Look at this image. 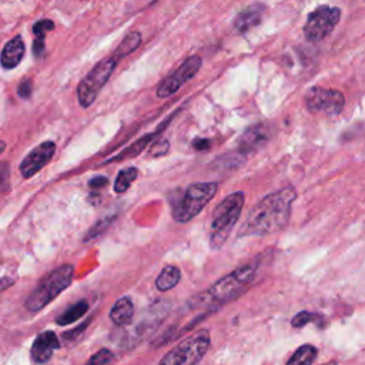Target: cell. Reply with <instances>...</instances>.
Masks as SVG:
<instances>
[{
    "label": "cell",
    "instance_id": "6da1fadb",
    "mask_svg": "<svg viewBox=\"0 0 365 365\" xmlns=\"http://www.w3.org/2000/svg\"><path fill=\"white\" fill-rule=\"evenodd\" d=\"M295 197V190L287 187L261 198L248 212L240 235H268L282 230L289 220Z\"/></svg>",
    "mask_w": 365,
    "mask_h": 365
},
{
    "label": "cell",
    "instance_id": "7a4b0ae2",
    "mask_svg": "<svg viewBox=\"0 0 365 365\" xmlns=\"http://www.w3.org/2000/svg\"><path fill=\"white\" fill-rule=\"evenodd\" d=\"M258 269V262L252 261L238 267L232 272L227 274L217 282H214L202 295H197L195 301L202 304H224L238 297L254 279Z\"/></svg>",
    "mask_w": 365,
    "mask_h": 365
},
{
    "label": "cell",
    "instance_id": "3957f363",
    "mask_svg": "<svg viewBox=\"0 0 365 365\" xmlns=\"http://www.w3.org/2000/svg\"><path fill=\"white\" fill-rule=\"evenodd\" d=\"M244 207V192L235 191L227 195L212 212L210 227V245L212 250H220L228 240L232 228L240 220Z\"/></svg>",
    "mask_w": 365,
    "mask_h": 365
},
{
    "label": "cell",
    "instance_id": "277c9868",
    "mask_svg": "<svg viewBox=\"0 0 365 365\" xmlns=\"http://www.w3.org/2000/svg\"><path fill=\"white\" fill-rule=\"evenodd\" d=\"M74 268L70 264L60 265L40 279L37 287L26 298V308L29 311H40L50 304L58 294H61L73 281Z\"/></svg>",
    "mask_w": 365,
    "mask_h": 365
},
{
    "label": "cell",
    "instance_id": "5b68a950",
    "mask_svg": "<svg viewBox=\"0 0 365 365\" xmlns=\"http://www.w3.org/2000/svg\"><path fill=\"white\" fill-rule=\"evenodd\" d=\"M210 342V332L207 329H200L170 349L161 358L158 365H198L205 356Z\"/></svg>",
    "mask_w": 365,
    "mask_h": 365
},
{
    "label": "cell",
    "instance_id": "8992f818",
    "mask_svg": "<svg viewBox=\"0 0 365 365\" xmlns=\"http://www.w3.org/2000/svg\"><path fill=\"white\" fill-rule=\"evenodd\" d=\"M217 190L218 184L215 181L191 184L173 210L174 220L177 222H188L190 220L197 217L202 211V208L212 200Z\"/></svg>",
    "mask_w": 365,
    "mask_h": 365
},
{
    "label": "cell",
    "instance_id": "52a82bcc",
    "mask_svg": "<svg viewBox=\"0 0 365 365\" xmlns=\"http://www.w3.org/2000/svg\"><path fill=\"white\" fill-rule=\"evenodd\" d=\"M117 63H118V60L113 54H110L108 57L100 60L87 73V76L78 83L77 98H78V104L83 108H87L88 106H91L96 101L101 88L106 86L111 73L114 71Z\"/></svg>",
    "mask_w": 365,
    "mask_h": 365
},
{
    "label": "cell",
    "instance_id": "ba28073f",
    "mask_svg": "<svg viewBox=\"0 0 365 365\" xmlns=\"http://www.w3.org/2000/svg\"><path fill=\"white\" fill-rule=\"evenodd\" d=\"M341 9L332 6H318L309 13L304 24V36L308 41H321L332 33L335 26L339 23Z\"/></svg>",
    "mask_w": 365,
    "mask_h": 365
},
{
    "label": "cell",
    "instance_id": "9c48e42d",
    "mask_svg": "<svg viewBox=\"0 0 365 365\" xmlns=\"http://www.w3.org/2000/svg\"><path fill=\"white\" fill-rule=\"evenodd\" d=\"M344 106H345L344 94L334 88H324L319 86H314L305 94V107L311 113L338 115L344 110Z\"/></svg>",
    "mask_w": 365,
    "mask_h": 365
},
{
    "label": "cell",
    "instance_id": "30bf717a",
    "mask_svg": "<svg viewBox=\"0 0 365 365\" xmlns=\"http://www.w3.org/2000/svg\"><path fill=\"white\" fill-rule=\"evenodd\" d=\"M202 60L200 56H191L182 61L180 67H177L168 77H165L157 87V97L167 98L175 94L187 81H190L201 68Z\"/></svg>",
    "mask_w": 365,
    "mask_h": 365
},
{
    "label": "cell",
    "instance_id": "8fae6325",
    "mask_svg": "<svg viewBox=\"0 0 365 365\" xmlns=\"http://www.w3.org/2000/svg\"><path fill=\"white\" fill-rule=\"evenodd\" d=\"M56 144L53 141H44L33 148L20 164V173L24 178L33 177L38 173L54 155Z\"/></svg>",
    "mask_w": 365,
    "mask_h": 365
},
{
    "label": "cell",
    "instance_id": "7c38bea8",
    "mask_svg": "<svg viewBox=\"0 0 365 365\" xmlns=\"http://www.w3.org/2000/svg\"><path fill=\"white\" fill-rule=\"evenodd\" d=\"M60 348V342L57 335L53 331H44L38 334L31 345V359L36 364L47 362L56 349Z\"/></svg>",
    "mask_w": 365,
    "mask_h": 365
},
{
    "label": "cell",
    "instance_id": "4fadbf2b",
    "mask_svg": "<svg viewBox=\"0 0 365 365\" xmlns=\"http://www.w3.org/2000/svg\"><path fill=\"white\" fill-rule=\"evenodd\" d=\"M264 11H265V7L261 4H254L244 9L234 19L235 30L240 33H245L252 27L258 26L264 17Z\"/></svg>",
    "mask_w": 365,
    "mask_h": 365
},
{
    "label": "cell",
    "instance_id": "5bb4252c",
    "mask_svg": "<svg viewBox=\"0 0 365 365\" xmlns=\"http://www.w3.org/2000/svg\"><path fill=\"white\" fill-rule=\"evenodd\" d=\"M23 56H24V43H23L21 37L20 36L13 37L3 47V51L0 56L1 66L4 68H14L21 61Z\"/></svg>",
    "mask_w": 365,
    "mask_h": 365
},
{
    "label": "cell",
    "instance_id": "9a60e30c",
    "mask_svg": "<svg viewBox=\"0 0 365 365\" xmlns=\"http://www.w3.org/2000/svg\"><path fill=\"white\" fill-rule=\"evenodd\" d=\"M134 317V305L128 297H121L110 309V319L117 327H125Z\"/></svg>",
    "mask_w": 365,
    "mask_h": 365
},
{
    "label": "cell",
    "instance_id": "2e32d148",
    "mask_svg": "<svg viewBox=\"0 0 365 365\" xmlns=\"http://www.w3.org/2000/svg\"><path fill=\"white\" fill-rule=\"evenodd\" d=\"M181 279V271L175 265H167L161 269L155 279V287L158 291H170L173 289Z\"/></svg>",
    "mask_w": 365,
    "mask_h": 365
},
{
    "label": "cell",
    "instance_id": "e0dca14e",
    "mask_svg": "<svg viewBox=\"0 0 365 365\" xmlns=\"http://www.w3.org/2000/svg\"><path fill=\"white\" fill-rule=\"evenodd\" d=\"M267 131H265V127L258 124L255 127H251L248 128L244 135L241 137V141H240V147L244 150V151H250V150H254L255 147L261 145L267 137H265Z\"/></svg>",
    "mask_w": 365,
    "mask_h": 365
},
{
    "label": "cell",
    "instance_id": "ac0fdd59",
    "mask_svg": "<svg viewBox=\"0 0 365 365\" xmlns=\"http://www.w3.org/2000/svg\"><path fill=\"white\" fill-rule=\"evenodd\" d=\"M317 355L318 351L314 345L304 344L291 355L285 365H312L317 359Z\"/></svg>",
    "mask_w": 365,
    "mask_h": 365
},
{
    "label": "cell",
    "instance_id": "d6986e66",
    "mask_svg": "<svg viewBox=\"0 0 365 365\" xmlns=\"http://www.w3.org/2000/svg\"><path fill=\"white\" fill-rule=\"evenodd\" d=\"M140 44H141V33H138V31H131V33H128V34L121 40V43L114 48L113 56L120 61V60L124 58L125 56L131 54Z\"/></svg>",
    "mask_w": 365,
    "mask_h": 365
},
{
    "label": "cell",
    "instance_id": "ffe728a7",
    "mask_svg": "<svg viewBox=\"0 0 365 365\" xmlns=\"http://www.w3.org/2000/svg\"><path fill=\"white\" fill-rule=\"evenodd\" d=\"M88 311V302L86 299H81L71 307H68L61 315L57 317V324L58 325H68L77 319H80L86 312Z\"/></svg>",
    "mask_w": 365,
    "mask_h": 365
},
{
    "label": "cell",
    "instance_id": "44dd1931",
    "mask_svg": "<svg viewBox=\"0 0 365 365\" xmlns=\"http://www.w3.org/2000/svg\"><path fill=\"white\" fill-rule=\"evenodd\" d=\"M54 24L51 20H40L33 26V33L36 36V40L33 43V51L36 54V57H40L44 51V37L46 33L53 30Z\"/></svg>",
    "mask_w": 365,
    "mask_h": 365
},
{
    "label": "cell",
    "instance_id": "7402d4cb",
    "mask_svg": "<svg viewBox=\"0 0 365 365\" xmlns=\"http://www.w3.org/2000/svg\"><path fill=\"white\" fill-rule=\"evenodd\" d=\"M157 134H158V130H157L155 133H153V134H145V135H143V137H141L140 140H137L134 144H131L130 147H127L125 150H123L118 155L110 158L108 163H110V161H121V160H124V158H131V157H134V155H138V153H140L141 150H144V147H145V145L153 140V137L157 135Z\"/></svg>",
    "mask_w": 365,
    "mask_h": 365
},
{
    "label": "cell",
    "instance_id": "603a6c76",
    "mask_svg": "<svg viewBox=\"0 0 365 365\" xmlns=\"http://www.w3.org/2000/svg\"><path fill=\"white\" fill-rule=\"evenodd\" d=\"M137 175H138V170L135 167H128L121 170L114 181V191L117 194L125 192L130 188V185L137 180Z\"/></svg>",
    "mask_w": 365,
    "mask_h": 365
},
{
    "label": "cell",
    "instance_id": "cb8c5ba5",
    "mask_svg": "<svg viewBox=\"0 0 365 365\" xmlns=\"http://www.w3.org/2000/svg\"><path fill=\"white\" fill-rule=\"evenodd\" d=\"M6 143L0 141V154L4 151ZM10 187V167L7 163H0V192L7 191Z\"/></svg>",
    "mask_w": 365,
    "mask_h": 365
},
{
    "label": "cell",
    "instance_id": "d4e9b609",
    "mask_svg": "<svg viewBox=\"0 0 365 365\" xmlns=\"http://www.w3.org/2000/svg\"><path fill=\"white\" fill-rule=\"evenodd\" d=\"M113 358H114V354H113L110 349L103 348V349H100L97 354H94V355L87 361L86 365H107L110 361H113Z\"/></svg>",
    "mask_w": 365,
    "mask_h": 365
},
{
    "label": "cell",
    "instance_id": "484cf974",
    "mask_svg": "<svg viewBox=\"0 0 365 365\" xmlns=\"http://www.w3.org/2000/svg\"><path fill=\"white\" fill-rule=\"evenodd\" d=\"M319 318H321V317H319L318 314H312V312H308V311H301V312H298V314L292 318L291 324H292V327L301 328V327H304V325L308 324V322L319 321Z\"/></svg>",
    "mask_w": 365,
    "mask_h": 365
},
{
    "label": "cell",
    "instance_id": "4316f807",
    "mask_svg": "<svg viewBox=\"0 0 365 365\" xmlns=\"http://www.w3.org/2000/svg\"><path fill=\"white\" fill-rule=\"evenodd\" d=\"M113 218H107V220H101V221H98V224H96L90 231H88V234L86 235V241H88L90 238H94V237H97L103 230H104V227H107L108 224H110V221H111Z\"/></svg>",
    "mask_w": 365,
    "mask_h": 365
},
{
    "label": "cell",
    "instance_id": "83f0119b",
    "mask_svg": "<svg viewBox=\"0 0 365 365\" xmlns=\"http://www.w3.org/2000/svg\"><path fill=\"white\" fill-rule=\"evenodd\" d=\"M167 150H168V141H158V143H155L151 148H150V154L151 155H163V154H165L167 153Z\"/></svg>",
    "mask_w": 365,
    "mask_h": 365
},
{
    "label": "cell",
    "instance_id": "f1b7e54d",
    "mask_svg": "<svg viewBox=\"0 0 365 365\" xmlns=\"http://www.w3.org/2000/svg\"><path fill=\"white\" fill-rule=\"evenodd\" d=\"M17 93L21 98H29L30 94H31V81L30 80H24L20 83L19 88H17Z\"/></svg>",
    "mask_w": 365,
    "mask_h": 365
},
{
    "label": "cell",
    "instance_id": "f546056e",
    "mask_svg": "<svg viewBox=\"0 0 365 365\" xmlns=\"http://www.w3.org/2000/svg\"><path fill=\"white\" fill-rule=\"evenodd\" d=\"M107 182H108V180H107L106 177H96V178H93V180L88 182V185H90L91 188H100V187L106 185Z\"/></svg>",
    "mask_w": 365,
    "mask_h": 365
},
{
    "label": "cell",
    "instance_id": "4dcf8cb0",
    "mask_svg": "<svg viewBox=\"0 0 365 365\" xmlns=\"http://www.w3.org/2000/svg\"><path fill=\"white\" fill-rule=\"evenodd\" d=\"M192 147H195L197 150L208 148V141L207 140H195V141H192Z\"/></svg>",
    "mask_w": 365,
    "mask_h": 365
},
{
    "label": "cell",
    "instance_id": "1f68e13d",
    "mask_svg": "<svg viewBox=\"0 0 365 365\" xmlns=\"http://www.w3.org/2000/svg\"><path fill=\"white\" fill-rule=\"evenodd\" d=\"M11 284H13V278H10V277L1 278V279H0V292H1L4 288H9Z\"/></svg>",
    "mask_w": 365,
    "mask_h": 365
},
{
    "label": "cell",
    "instance_id": "d6a6232c",
    "mask_svg": "<svg viewBox=\"0 0 365 365\" xmlns=\"http://www.w3.org/2000/svg\"><path fill=\"white\" fill-rule=\"evenodd\" d=\"M151 1H154V0H147V3H148V4H150V3H151Z\"/></svg>",
    "mask_w": 365,
    "mask_h": 365
},
{
    "label": "cell",
    "instance_id": "836d02e7",
    "mask_svg": "<svg viewBox=\"0 0 365 365\" xmlns=\"http://www.w3.org/2000/svg\"><path fill=\"white\" fill-rule=\"evenodd\" d=\"M325 365H336V364H325Z\"/></svg>",
    "mask_w": 365,
    "mask_h": 365
}]
</instances>
